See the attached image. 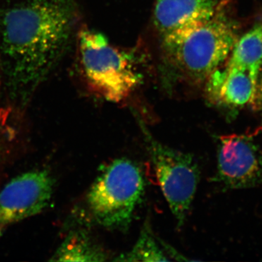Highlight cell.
<instances>
[{
	"label": "cell",
	"mask_w": 262,
	"mask_h": 262,
	"mask_svg": "<svg viewBox=\"0 0 262 262\" xmlns=\"http://www.w3.org/2000/svg\"><path fill=\"white\" fill-rule=\"evenodd\" d=\"M107 255L83 229L71 230L51 260L59 261H103Z\"/></svg>",
	"instance_id": "30bf717a"
},
{
	"label": "cell",
	"mask_w": 262,
	"mask_h": 262,
	"mask_svg": "<svg viewBox=\"0 0 262 262\" xmlns=\"http://www.w3.org/2000/svg\"><path fill=\"white\" fill-rule=\"evenodd\" d=\"M21 114L0 107V178L24 146Z\"/></svg>",
	"instance_id": "7c38bea8"
},
{
	"label": "cell",
	"mask_w": 262,
	"mask_h": 262,
	"mask_svg": "<svg viewBox=\"0 0 262 262\" xmlns=\"http://www.w3.org/2000/svg\"><path fill=\"white\" fill-rule=\"evenodd\" d=\"M144 192L140 168L119 158L103 165L84 200L89 222L110 229H127Z\"/></svg>",
	"instance_id": "3957f363"
},
{
	"label": "cell",
	"mask_w": 262,
	"mask_h": 262,
	"mask_svg": "<svg viewBox=\"0 0 262 262\" xmlns=\"http://www.w3.org/2000/svg\"><path fill=\"white\" fill-rule=\"evenodd\" d=\"M80 70L90 89L106 101L126 99L142 82V75L126 52L100 33L84 29L77 34Z\"/></svg>",
	"instance_id": "277c9868"
},
{
	"label": "cell",
	"mask_w": 262,
	"mask_h": 262,
	"mask_svg": "<svg viewBox=\"0 0 262 262\" xmlns=\"http://www.w3.org/2000/svg\"><path fill=\"white\" fill-rule=\"evenodd\" d=\"M116 260L123 261H167L170 259L164 254L163 250L151 233V229L146 224L133 249Z\"/></svg>",
	"instance_id": "4fadbf2b"
},
{
	"label": "cell",
	"mask_w": 262,
	"mask_h": 262,
	"mask_svg": "<svg viewBox=\"0 0 262 262\" xmlns=\"http://www.w3.org/2000/svg\"><path fill=\"white\" fill-rule=\"evenodd\" d=\"M261 66L262 23L256 24L237 39L227 67L247 71L256 82Z\"/></svg>",
	"instance_id": "8fae6325"
},
{
	"label": "cell",
	"mask_w": 262,
	"mask_h": 262,
	"mask_svg": "<svg viewBox=\"0 0 262 262\" xmlns=\"http://www.w3.org/2000/svg\"><path fill=\"white\" fill-rule=\"evenodd\" d=\"M208 84V96L215 104L239 108L251 104L256 90V81L247 71L232 67L218 75L213 72Z\"/></svg>",
	"instance_id": "9c48e42d"
},
{
	"label": "cell",
	"mask_w": 262,
	"mask_h": 262,
	"mask_svg": "<svg viewBox=\"0 0 262 262\" xmlns=\"http://www.w3.org/2000/svg\"><path fill=\"white\" fill-rule=\"evenodd\" d=\"M237 29L224 10L203 23L162 39L169 64L192 82L208 80L227 59Z\"/></svg>",
	"instance_id": "7a4b0ae2"
},
{
	"label": "cell",
	"mask_w": 262,
	"mask_h": 262,
	"mask_svg": "<svg viewBox=\"0 0 262 262\" xmlns=\"http://www.w3.org/2000/svg\"><path fill=\"white\" fill-rule=\"evenodd\" d=\"M56 183L47 168L33 169L11 179L0 191V238L10 226L44 211L51 204Z\"/></svg>",
	"instance_id": "8992f818"
},
{
	"label": "cell",
	"mask_w": 262,
	"mask_h": 262,
	"mask_svg": "<svg viewBox=\"0 0 262 262\" xmlns=\"http://www.w3.org/2000/svg\"><path fill=\"white\" fill-rule=\"evenodd\" d=\"M215 180L229 189L262 185V152L251 136H220Z\"/></svg>",
	"instance_id": "52a82bcc"
},
{
	"label": "cell",
	"mask_w": 262,
	"mask_h": 262,
	"mask_svg": "<svg viewBox=\"0 0 262 262\" xmlns=\"http://www.w3.org/2000/svg\"><path fill=\"white\" fill-rule=\"evenodd\" d=\"M77 20L75 0H25L0 8V107L23 114L70 48Z\"/></svg>",
	"instance_id": "6da1fadb"
},
{
	"label": "cell",
	"mask_w": 262,
	"mask_h": 262,
	"mask_svg": "<svg viewBox=\"0 0 262 262\" xmlns=\"http://www.w3.org/2000/svg\"><path fill=\"white\" fill-rule=\"evenodd\" d=\"M227 0H156L153 21L162 39L208 20Z\"/></svg>",
	"instance_id": "ba28073f"
},
{
	"label": "cell",
	"mask_w": 262,
	"mask_h": 262,
	"mask_svg": "<svg viewBox=\"0 0 262 262\" xmlns=\"http://www.w3.org/2000/svg\"><path fill=\"white\" fill-rule=\"evenodd\" d=\"M141 127L160 188L178 227H182L198 189V164L190 154L163 145L144 125Z\"/></svg>",
	"instance_id": "5b68a950"
},
{
	"label": "cell",
	"mask_w": 262,
	"mask_h": 262,
	"mask_svg": "<svg viewBox=\"0 0 262 262\" xmlns=\"http://www.w3.org/2000/svg\"><path fill=\"white\" fill-rule=\"evenodd\" d=\"M250 105L252 106L253 110H262V66L258 72L254 96Z\"/></svg>",
	"instance_id": "5bb4252c"
}]
</instances>
